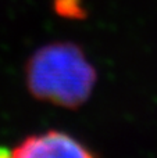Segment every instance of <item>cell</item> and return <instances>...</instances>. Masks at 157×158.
<instances>
[{"label":"cell","mask_w":157,"mask_h":158,"mask_svg":"<svg viewBox=\"0 0 157 158\" xmlns=\"http://www.w3.org/2000/svg\"><path fill=\"white\" fill-rule=\"evenodd\" d=\"M27 83L38 100L72 110L91 97L96 71L77 44L57 42L43 46L29 58Z\"/></svg>","instance_id":"cell-1"},{"label":"cell","mask_w":157,"mask_h":158,"mask_svg":"<svg viewBox=\"0 0 157 158\" xmlns=\"http://www.w3.org/2000/svg\"><path fill=\"white\" fill-rule=\"evenodd\" d=\"M13 157L18 158H49V157H93L82 143L70 135L58 131H47L40 135L28 136L14 147Z\"/></svg>","instance_id":"cell-2"},{"label":"cell","mask_w":157,"mask_h":158,"mask_svg":"<svg viewBox=\"0 0 157 158\" xmlns=\"http://www.w3.org/2000/svg\"><path fill=\"white\" fill-rule=\"evenodd\" d=\"M53 7L56 13L64 18L83 19L86 17L82 0H53Z\"/></svg>","instance_id":"cell-3"}]
</instances>
